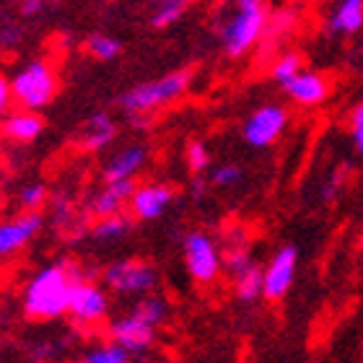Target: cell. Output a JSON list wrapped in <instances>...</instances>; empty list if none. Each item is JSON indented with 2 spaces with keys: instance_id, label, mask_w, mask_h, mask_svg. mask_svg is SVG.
I'll return each instance as SVG.
<instances>
[{
  "instance_id": "obj_32",
  "label": "cell",
  "mask_w": 363,
  "mask_h": 363,
  "mask_svg": "<svg viewBox=\"0 0 363 363\" xmlns=\"http://www.w3.org/2000/svg\"><path fill=\"white\" fill-rule=\"evenodd\" d=\"M203 182L200 179H195V184H192V192H197V197H203Z\"/></svg>"
},
{
  "instance_id": "obj_18",
  "label": "cell",
  "mask_w": 363,
  "mask_h": 363,
  "mask_svg": "<svg viewBox=\"0 0 363 363\" xmlns=\"http://www.w3.org/2000/svg\"><path fill=\"white\" fill-rule=\"evenodd\" d=\"M363 26V0H340L330 16L333 34H356Z\"/></svg>"
},
{
  "instance_id": "obj_25",
  "label": "cell",
  "mask_w": 363,
  "mask_h": 363,
  "mask_svg": "<svg viewBox=\"0 0 363 363\" xmlns=\"http://www.w3.org/2000/svg\"><path fill=\"white\" fill-rule=\"evenodd\" d=\"M47 200V187L45 184H39V182H31L26 187L21 189V195H18V203L26 213H34L39 211V205Z\"/></svg>"
},
{
  "instance_id": "obj_30",
  "label": "cell",
  "mask_w": 363,
  "mask_h": 363,
  "mask_svg": "<svg viewBox=\"0 0 363 363\" xmlns=\"http://www.w3.org/2000/svg\"><path fill=\"white\" fill-rule=\"evenodd\" d=\"M13 96V91H11V86H8L6 78H0V109L6 112L8 109V99Z\"/></svg>"
},
{
  "instance_id": "obj_26",
  "label": "cell",
  "mask_w": 363,
  "mask_h": 363,
  "mask_svg": "<svg viewBox=\"0 0 363 363\" xmlns=\"http://www.w3.org/2000/svg\"><path fill=\"white\" fill-rule=\"evenodd\" d=\"M187 164H189V172L195 177L203 174L205 169L211 167V153H208V148L200 140H192L187 145Z\"/></svg>"
},
{
  "instance_id": "obj_4",
  "label": "cell",
  "mask_w": 363,
  "mask_h": 363,
  "mask_svg": "<svg viewBox=\"0 0 363 363\" xmlns=\"http://www.w3.org/2000/svg\"><path fill=\"white\" fill-rule=\"evenodd\" d=\"M104 286L117 296H151L159 286V272L145 259H117L104 267Z\"/></svg>"
},
{
  "instance_id": "obj_1",
  "label": "cell",
  "mask_w": 363,
  "mask_h": 363,
  "mask_svg": "<svg viewBox=\"0 0 363 363\" xmlns=\"http://www.w3.org/2000/svg\"><path fill=\"white\" fill-rule=\"evenodd\" d=\"M84 278V270L76 262H52L31 275L23 288L21 306L23 314L34 322L60 319L70 311L73 286Z\"/></svg>"
},
{
  "instance_id": "obj_12",
  "label": "cell",
  "mask_w": 363,
  "mask_h": 363,
  "mask_svg": "<svg viewBox=\"0 0 363 363\" xmlns=\"http://www.w3.org/2000/svg\"><path fill=\"white\" fill-rule=\"evenodd\" d=\"M135 192H138L135 179L117 182V184H106L104 189H99L96 195L91 197V203H89L91 216H96V220L112 218V216H120L122 205L130 203Z\"/></svg>"
},
{
  "instance_id": "obj_17",
  "label": "cell",
  "mask_w": 363,
  "mask_h": 363,
  "mask_svg": "<svg viewBox=\"0 0 363 363\" xmlns=\"http://www.w3.org/2000/svg\"><path fill=\"white\" fill-rule=\"evenodd\" d=\"M114 122L106 112H94L86 122L84 133H81V145L86 151H101L104 145L114 140Z\"/></svg>"
},
{
  "instance_id": "obj_33",
  "label": "cell",
  "mask_w": 363,
  "mask_h": 363,
  "mask_svg": "<svg viewBox=\"0 0 363 363\" xmlns=\"http://www.w3.org/2000/svg\"><path fill=\"white\" fill-rule=\"evenodd\" d=\"M291 3H298V0H291Z\"/></svg>"
},
{
  "instance_id": "obj_11",
  "label": "cell",
  "mask_w": 363,
  "mask_h": 363,
  "mask_svg": "<svg viewBox=\"0 0 363 363\" xmlns=\"http://www.w3.org/2000/svg\"><path fill=\"white\" fill-rule=\"evenodd\" d=\"M45 218H42V213L34 211V213H18L16 218L6 220L3 226H0V257H11L16 252H21L26 244L39 234V228H42Z\"/></svg>"
},
{
  "instance_id": "obj_19",
  "label": "cell",
  "mask_w": 363,
  "mask_h": 363,
  "mask_svg": "<svg viewBox=\"0 0 363 363\" xmlns=\"http://www.w3.org/2000/svg\"><path fill=\"white\" fill-rule=\"evenodd\" d=\"M234 291L239 296V301L252 303L257 301L259 296H265V267H259L257 262H252L250 267H244L242 272L234 275Z\"/></svg>"
},
{
  "instance_id": "obj_7",
  "label": "cell",
  "mask_w": 363,
  "mask_h": 363,
  "mask_svg": "<svg viewBox=\"0 0 363 363\" xmlns=\"http://www.w3.org/2000/svg\"><path fill=\"white\" fill-rule=\"evenodd\" d=\"M70 317L81 327H94L109 317V296L99 283L89 280V275L78 280L70 296Z\"/></svg>"
},
{
  "instance_id": "obj_3",
  "label": "cell",
  "mask_w": 363,
  "mask_h": 363,
  "mask_svg": "<svg viewBox=\"0 0 363 363\" xmlns=\"http://www.w3.org/2000/svg\"><path fill=\"white\" fill-rule=\"evenodd\" d=\"M11 91H13L16 104L23 112H37L45 104H50L57 91V78L55 70L45 60L26 62L13 78H11Z\"/></svg>"
},
{
  "instance_id": "obj_13",
  "label": "cell",
  "mask_w": 363,
  "mask_h": 363,
  "mask_svg": "<svg viewBox=\"0 0 363 363\" xmlns=\"http://www.w3.org/2000/svg\"><path fill=\"white\" fill-rule=\"evenodd\" d=\"M172 197H174V192L167 184H143V187H138V192L130 200V211L138 220H156L164 216Z\"/></svg>"
},
{
  "instance_id": "obj_34",
  "label": "cell",
  "mask_w": 363,
  "mask_h": 363,
  "mask_svg": "<svg viewBox=\"0 0 363 363\" xmlns=\"http://www.w3.org/2000/svg\"><path fill=\"white\" fill-rule=\"evenodd\" d=\"M153 363H161V361H153Z\"/></svg>"
},
{
  "instance_id": "obj_9",
  "label": "cell",
  "mask_w": 363,
  "mask_h": 363,
  "mask_svg": "<svg viewBox=\"0 0 363 363\" xmlns=\"http://www.w3.org/2000/svg\"><path fill=\"white\" fill-rule=\"evenodd\" d=\"M286 122H288V114L283 106H275V104L259 106L257 112H252L247 117L242 135L252 148H267V145H272L283 135Z\"/></svg>"
},
{
  "instance_id": "obj_22",
  "label": "cell",
  "mask_w": 363,
  "mask_h": 363,
  "mask_svg": "<svg viewBox=\"0 0 363 363\" xmlns=\"http://www.w3.org/2000/svg\"><path fill=\"white\" fill-rule=\"evenodd\" d=\"M81 363H130V353L125 348H120L117 342H104V345H96L91 348Z\"/></svg>"
},
{
  "instance_id": "obj_16",
  "label": "cell",
  "mask_w": 363,
  "mask_h": 363,
  "mask_svg": "<svg viewBox=\"0 0 363 363\" xmlns=\"http://www.w3.org/2000/svg\"><path fill=\"white\" fill-rule=\"evenodd\" d=\"M42 128H45V122L34 112H16V114H8L6 120H3V135L8 140H16V143H31V140H37L42 135Z\"/></svg>"
},
{
  "instance_id": "obj_23",
  "label": "cell",
  "mask_w": 363,
  "mask_h": 363,
  "mask_svg": "<svg viewBox=\"0 0 363 363\" xmlns=\"http://www.w3.org/2000/svg\"><path fill=\"white\" fill-rule=\"evenodd\" d=\"M86 50H89L94 57H99V60H114V57L122 52V45H120V39L109 37V34H91V37L86 39Z\"/></svg>"
},
{
  "instance_id": "obj_2",
  "label": "cell",
  "mask_w": 363,
  "mask_h": 363,
  "mask_svg": "<svg viewBox=\"0 0 363 363\" xmlns=\"http://www.w3.org/2000/svg\"><path fill=\"white\" fill-rule=\"evenodd\" d=\"M189 78L192 73L189 70H174V73H167L159 81H151V84H140L135 89L125 91L120 96V106L130 117H140V114L153 112L156 106L167 104V101H174L177 96H182L189 86Z\"/></svg>"
},
{
  "instance_id": "obj_27",
  "label": "cell",
  "mask_w": 363,
  "mask_h": 363,
  "mask_svg": "<svg viewBox=\"0 0 363 363\" xmlns=\"http://www.w3.org/2000/svg\"><path fill=\"white\" fill-rule=\"evenodd\" d=\"M239 179H242V169L236 167V164H220V167L213 169L211 174V182L216 187H231Z\"/></svg>"
},
{
  "instance_id": "obj_5",
  "label": "cell",
  "mask_w": 363,
  "mask_h": 363,
  "mask_svg": "<svg viewBox=\"0 0 363 363\" xmlns=\"http://www.w3.org/2000/svg\"><path fill=\"white\" fill-rule=\"evenodd\" d=\"M182 255H184V265H187V272L195 283L208 286L223 270V252L203 231H189L182 239Z\"/></svg>"
},
{
  "instance_id": "obj_24",
  "label": "cell",
  "mask_w": 363,
  "mask_h": 363,
  "mask_svg": "<svg viewBox=\"0 0 363 363\" xmlns=\"http://www.w3.org/2000/svg\"><path fill=\"white\" fill-rule=\"evenodd\" d=\"M189 3H192V0H159V8H156V13H153L151 23L156 29H164L169 23H174L189 8Z\"/></svg>"
},
{
  "instance_id": "obj_10",
  "label": "cell",
  "mask_w": 363,
  "mask_h": 363,
  "mask_svg": "<svg viewBox=\"0 0 363 363\" xmlns=\"http://www.w3.org/2000/svg\"><path fill=\"white\" fill-rule=\"evenodd\" d=\"M296 265H298V250L286 244L270 257L265 267V298L267 301H280L291 291L296 278Z\"/></svg>"
},
{
  "instance_id": "obj_14",
  "label": "cell",
  "mask_w": 363,
  "mask_h": 363,
  "mask_svg": "<svg viewBox=\"0 0 363 363\" xmlns=\"http://www.w3.org/2000/svg\"><path fill=\"white\" fill-rule=\"evenodd\" d=\"M145 145H128V148H122L112 156V159L106 161L104 167V182L106 184H117V182H128V179H135V174L143 169L145 164Z\"/></svg>"
},
{
  "instance_id": "obj_28",
  "label": "cell",
  "mask_w": 363,
  "mask_h": 363,
  "mask_svg": "<svg viewBox=\"0 0 363 363\" xmlns=\"http://www.w3.org/2000/svg\"><path fill=\"white\" fill-rule=\"evenodd\" d=\"M350 135H353V145H356L358 156L363 159V101L350 114Z\"/></svg>"
},
{
  "instance_id": "obj_20",
  "label": "cell",
  "mask_w": 363,
  "mask_h": 363,
  "mask_svg": "<svg viewBox=\"0 0 363 363\" xmlns=\"http://www.w3.org/2000/svg\"><path fill=\"white\" fill-rule=\"evenodd\" d=\"M130 218H125V216H112V218H101L96 220L94 226H91L89 236L94 239V242H117V239H122V236L130 231Z\"/></svg>"
},
{
  "instance_id": "obj_6",
  "label": "cell",
  "mask_w": 363,
  "mask_h": 363,
  "mask_svg": "<svg viewBox=\"0 0 363 363\" xmlns=\"http://www.w3.org/2000/svg\"><path fill=\"white\" fill-rule=\"evenodd\" d=\"M156 330H159V325H153L143 311L138 309V306H133L122 317L109 322V340L117 342L128 353H143L156 340Z\"/></svg>"
},
{
  "instance_id": "obj_15",
  "label": "cell",
  "mask_w": 363,
  "mask_h": 363,
  "mask_svg": "<svg viewBox=\"0 0 363 363\" xmlns=\"http://www.w3.org/2000/svg\"><path fill=\"white\" fill-rule=\"evenodd\" d=\"M286 91H288V96L294 99V101H298L301 106H317L327 99L330 86H327L325 76H319L314 70H303L301 76L296 78Z\"/></svg>"
},
{
  "instance_id": "obj_21",
  "label": "cell",
  "mask_w": 363,
  "mask_h": 363,
  "mask_svg": "<svg viewBox=\"0 0 363 363\" xmlns=\"http://www.w3.org/2000/svg\"><path fill=\"white\" fill-rule=\"evenodd\" d=\"M301 73H303V70H301V57H298L296 52L280 55L278 60L272 62V68H270L272 81H278L283 89H288V86L294 84V81L301 76Z\"/></svg>"
},
{
  "instance_id": "obj_8",
  "label": "cell",
  "mask_w": 363,
  "mask_h": 363,
  "mask_svg": "<svg viewBox=\"0 0 363 363\" xmlns=\"http://www.w3.org/2000/svg\"><path fill=\"white\" fill-rule=\"evenodd\" d=\"M267 29V16L265 11H239L231 21L223 26L220 37H223V47L231 57H239L247 50L257 45L262 34Z\"/></svg>"
},
{
  "instance_id": "obj_29",
  "label": "cell",
  "mask_w": 363,
  "mask_h": 363,
  "mask_svg": "<svg viewBox=\"0 0 363 363\" xmlns=\"http://www.w3.org/2000/svg\"><path fill=\"white\" fill-rule=\"evenodd\" d=\"M42 8H45V0H23V3H21V13L26 16V18H31V16L42 13Z\"/></svg>"
},
{
  "instance_id": "obj_31",
  "label": "cell",
  "mask_w": 363,
  "mask_h": 363,
  "mask_svg": "<svg viewBox=\"0 0 363 363\" xmlns=\"http://www.w3.org/2000/svg\"><path fill=\"white\" fill-rule=\"evenodd\" d=\"M239 11H265V0H236Z\"/></svg>"
}]
</instances>
